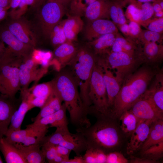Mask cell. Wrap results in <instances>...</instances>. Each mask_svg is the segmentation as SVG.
Segmentation results:
<instances>
[{
    "label": "cell",
    "instance_id": "cell-1",
    "mask_svg": "<svg viewBox=\"0 0 163 163\" xmlns=\"http://www.w3.org/2000/svg\"><path fill=\"white\" fill-rule=\"evenodd\" d=\"M160 69L144 63L127 78L115 98L111 118L120 117L123 112L130 109L145 93Z\"/></svg>",
    "mask_w": 163,
    "mask_h": 163
},
{
    "label": "cell",
    "instance_id": "cell-2",
    "mask_svg": "<svg viewBox=\"0 0 163 163\" xmlns=\"http://www.w3.org/2000/svg\"><path fill=\"white\" fill-rule=\"evenodd\" d=\"M54 89L64 102L69 112L71 124L76 129L91 125L78 90V87L69 71L60 72L53 79Z\"/></svg>",
    "mask_w": 163,
    "mask_h": 163
},
{
    "label": "cell",
    "instance_id": "cell-3",
    "mask_svg": "<svg viewBox=\"0 0 163 163\" xmlns=\"http://www.w3.org/2000/svg\"><path fill=\"white\" fill-rule=\"evenodd\" d=\"M112 119L98 118L93 125L87 128L76 129L75 130L84 136L88 148L99 149L107 154L111 152L120 142L118 129Z\"/></svg>",
    "mask_w": 163,
    "mask_h": 163
},
{
    "label": "cell",
    "instance_id": "cell-4",
    "mask_svg": "<svg viewBox=\"0 0 163 163\" xmlns=\"http://www.w3.org/2000/svg\"><path fill=\"white\" fill-rule=\"evenodd\" d=\"M97 58L89 48H78L75 56L68 65L79 89V94L87 111L91 106L88 93L90 83L94 66Z\"/></svg>",
    "mask_w": 163,
    "mask_h": 163
},
{
    "label": "cell",
    "instance_id": "cell-5",
    "mask_svg": "<svg viewBox=\"0 0 163 163\" xmlns=\"http://www.w3.org/2000/svg\"><path fill=\"white\" fill-rule=\"evenodd\" d=\"M88 96L91 105L88 109V115L97 119L110 118L111 110L103 79L102 69L97 60L92 73Z\"/></svg>",
    "mask_w": 163,
    "mask_h": 163
},
{
    "label": "cell",
    "instance_id": "cell-6",
    "mask_svg": "<svg viewBox=\"0 0 163 163\" xmlns=\"http://www.w3.org/2000/svg\"><path fill=\"white\" fill-rule=\"evenodd\" d=\"M99 57L110 69L115 71L121 87L127 78L144 63L142 51L133 55L110 51Z\"/></svg>",
    "mask_w": 163,
    "mask_h": 163
},
{
    "label": "cell",
    "instance_id": "cell-7",
    "mask_svg": "<svg viewBox=\"0 0 163 163\" xmlns=\"http://www.w3.org/2000/svg\"><path fill=\"white\" fill-rule=\"evenodd\" d=\"M24 60L13 55L6 49L0 61L1 94L15 98L16 93L21 90L19 68Z\"/></svg>",
    "mask_w": 163,
    "mask_h": 163
},
{
    "label": "cell",
    "instance_id": "cell-8",
    "mask_svg": "<svg viewBox=\"0 0 163 163\" xmlns=\"http://www.w3.org/2000/svg\"><path fill=\"white\" fill-rule=\"evenodd\" d=\"M64 5L54 0H46L39 12V18L43 35L49 37L53 27L62 19L64 13Z\"/></svg>",
    "mask_w": 163,
    "mask_h": 163
},
{
    "label": "cell",
    "instance_id": "cell-9",
    "mask_svg": "<svg viewBox=\"0 0 163 163\" xmlns=\"http://www.w3.org/2000/svg\"><path fill=\"white\" fill-rule=\"evenodd\" d=\"M37 64L33 60L31 55L24 59L19 68L21 91L27 90L32 81H37L47 71V69H39Z\"/></svg>",
    "mask_w": 163,
    "mask_h": 163
},
{
    "label": "cell",
    "instance_id": "cell-10",
    "mask_svg": "<svg viewBox=\"0 0 163 163\" xmlns=\"http://www.w3.org/2000/svg\"><path fill=\"white\" fill-rule=\"evenodd\" d=\"M129 110L139 120L154 121L163 119V112L159 110L144 94Z\"/></svg>",
    "mask_w": 163,
    "mask_h": 163
},
{
    "label": "cell",
    "instance_id": "cell-11",
    "mask_svg": "<svg viewBox=\"0 0 163 163\" xmlns=\"http://www.w3.org/2000/svg\"><path fill=\"white\" fill-rule=\"evenodd\" d=\"M12 20L7 24V28L20 40L35 48L37 37L30 23L22 17Z\"/></svg>",
    "mask_w": 163,
    "mask_h": 163
},
{
    "label": "cell",
    "instance_id": "cell-12",
    "mask_svg": "<svg viewBox=\"0 0 163 163\" xmlns=\"http://www.w3.org/2000/svg\"><path fill=\"white\" fill-rule=\"evenodd\" d=\"M21 102L16 98H12L0 94V138L6 134L13 115L18 109Z\"/></svg>",
    "mask_w": 163,
    "mask_h": 163
},
{
    "label": "cell",
    "instance_id": "cell-13",
    "mask_svg": "<svg viewBox=\"0 0 163 163\" xmlns=\"http://www.w3.org/2000/svg\"><path fill=\"white\" fill-rule=\"evenodd\" d=\"M0 36L4 43L7 45V49L18 57L26 59L31 55L35 48L20 40L6 27L0 30Z\"/></svg>",
    "mask_w": 163,
    "mask_h": 163
},
{
    "label": "cell",
    "instance_id": "cell-14",
    "mask_svg": "<svg viewBox=\"0 0 163 163\" xmlns=\"http://www.w3.org/2000/svg\"><path fill=\"white\" fill-rule=\"evenodd\" d=\"M118 33V29L112 21L101 19L88 22L85 28V36L90 41L104 34Z\"/></svg>",
    "mask_w": 163,
    "mask_h": 163
},
{
    "label": "cell",
    "instance_id": "cell-15",
    "mask_svg": "<svg viewBox=\"0 0 163 163\" xmlns=\"http://www.w3.org/2000/svg\"><path fill=\"white\" fill-rule=\"evenodd\" d=\"M153 121L151 120H139L136 128L131 135V139L127 144V154L131 155L140 149L148 136L150 125Z\"/></svg>",
    "mask_w": 163,
    "mask_h": 163
},
{
    "label": "cell",
    "instance_id": "cell-16",
    "mask_svg": "<svg viewBox=\"0 0 163 163\" xmlns=\"http://www.w3.org/2000/svg\"><path fill=\"white\" fill-rule=\"evenodd\" d=\"M97 61L102 67L103 79L107 92L108 104L111 112L115 98L121 86L111 70L107 66L102 59L97 57Z\"/></svg>",
    "mask_w": 163,
    "mask_h": 163
},
{
    "label": "cell",
    "instance_id": "cell-17",
    "mask_svg": "<svg viewBox=\"0 0 163 163\" xmlns=\"http://www.w3.org/2000/svg\"><path fill=\"white\" fill-rule=\"evenodd\" d=\"M149 88L144 94L160 110L163 112V71L160 69Z\"/></svg>",
    "mask_w": 163,
    "mask_h": 163
},
{
    "label": "cell",
    "instance_id": "cell-18",
    "mask_svg": "<svg viewBox=\"0 0 163 163\" xmlns=\"http://www.w3.org/2000/svg\"><path fill=\"white\" fill-rule=\"evenodd\" d=\"M142 54L144 63L159 67L163 60V45L155 42L145 43L142 46Z\"/></svg>",
    "mask_w": 163,
    "mask_h": 163
},
{
    "label": "cell",
    "instance_id": "cell-19",
    "mask_svg": "<svg viewBox=\"0 0 163 163\" xmlns=\"http://www.w3.org/2000/svg\"><path fill=\"white\" fill-rule=\"evenodd\" d=\"M111 0H97L89 5L84 13L88 22L101 19H109Z\"/></svg>",
    "mask_w": 163,
    "mask_h": 163
},
{
    "label": "cell",
    "instance_id": "cell-20",
    "mask_svg": "<svg viewBox=\"0 0 163 163\" xmlns=\"http://www.w3.org/2000/svg\"><path fill=\"white\" fill-rule=\"evenodd\" d=\"M118 33L104 34L90 41L88 44L89 48L97 57L107 54L111 51Z\"/></svg>",
    "mask_w": 163,
    "mask_h": 163
},
{
    "label": "cell",
    "instance_id": "cell-21",
    "mask_svg": "<svg viewBox=\"0 0 163 163\" xmlns=\"http://www.w3.org/2000/svg\"><path fill=\"white\" fill-rule=\"evenodd\" d=\"M72 151L76 155H81L88 148L87 142L83 135L76 132L73 133L70 131L65 136L63 139L58 145Z\"/></svg>",
    "mask_w": 163,
    "mask_h": 163
},
{
    "label": "cell",
    "instance_id": "cell-22",
    "mask_svg": "<svg viewBox=\"0 0 163 163\" xmlns=\"http://www.w3.org/2000/svg\"><path fill=\"white\" fill-rule=\"evenodd\" d=\"M77 50L72 41H68L56 47L53 52L55 59L61 68L68 65L75 56Z\"/></svg>",
    "mask_w": 163,
    "mask_h": 163
},
{
    "label": "cell",
    "instance_id": "cell-23",
    "mask_svg": "<svg viewBox=\"0 0 163 163\" xmlns=\"http://www.w3.org/2000/svg\"><path fill=\"white\" fill-rule=\"evenodd\" d=\"M0 151L6 163H27L18 149L6 140L4 137L0 138Z\"/></svg>",
    "mask_w": 163,
    "mask_h": 163
},
{
    "label": "cell",
    "instance_id": "cell-24",
    "mask_svg": "<svg viewBox=\"0 0 163 163\" xmlns=\"http://www.w3.org/2000/svg\"><path fill=\"white\" fill-rule=\"evenodd\" d=\"M142 46L129 38L123 37L119 33L112 46L111 51L123 52L131 55L142 51Z\"/></svg>",
    "mask_w": 163,
    "mask_h": 163
},
{
    "label": "cell",
    "instance_id": "cell-25",
    "mask_svg": "<svg viewBox=\"0 0 163 163\" xmlns=\"http://www.w3.org/2000/svg\"><path fill=\"white\" fill-rule=\"evenodd\" d=\"M62 100L57 92L54 89L41 110L35 117L32 118L33 122L38 121L46 116L53 114L59 110L62 105Z\"/></svg>",
    "mask_w": 163,
    "mask_h": 163
},
{
    "label": "cell",
    "instance_id": "cell-26",
    "mask_svg": "<svg viewBox=\"0 0 163 163\" xmlns=\"http://www.w3.org/2000/svg\"><path fill=\"white\" fill-rule=\"evenodd\" d=\"M63 30L67 41H72L76 38L82 30L83 21L80 16L74 15L69 16L62 21Z\"/></svg>",
    "mask_w": 163,
    "mask_h": 163
},
{
    "label": "cell",
    "instance_id": "cell-27",
    "mask_svg": "<svg viewBox=\"0 0 163 163\" xmlns=\"http://www.w3.org/2000/svg\"><path fill=\"white\" fill-rule=\"evenodd\" d=\"M21 103L17 110L13 115L8 131L21 129V125L26 113L31 109L24 92L21 93Z\"/></svg>",
    "mask_w": 163,
    "mask_h": 163
},
{
    "label": "cell",
    "instance_id": "cell-28",
    "mask_svg": "<svg viewBox=\"0 0 163 163\" xmlns=\"http://www.w3.org/2000/svg\"><path fill=\"white\" fill-rule=\"evenodd\" d=\"M163 141V119L157 120L151 124L148 136L140 149L145 150L151 146Z\"/></svg>",
    "mask_w": 163,
    "mask_h": 163
},
{
    "label": "cell",
    "instance_id": "cell-29",
    "mask_svg": "<svg viewBox=\"0 0 163 163\" xmlns=\"http://www.w3.org/2000/svg\"><path fill=\"white\" fill-rule=\"evenodd\" d=\"M21 153L27 163H44L46 160L39 145L24 146L14 145Z\"/></svg>",
    "mask_w": 163,
    "mask_h": 163
},
{
    "label": "cell",
    "instance_id": "cell-30",
    "mask_svg": "<svg viewBox=\"0 0 163 163\" xmlns=\"http://www.w3.org/2000/svg\"><path fill=\"white\" fill-rule=\"evenodd\" d=\"M126 3L125 0H111L109 9L110 17L118 27L127 23L123 8Z\"/></svg>",
    "mask_w": 163,
    "mask_h": 163
},
{
    "label": "cell",
    "instance_id": "cell-31",
    "mask_svg": "<svg viewBox=\"0 0 163 163\" xmlns=\"http://www.w3.org/2000/svg\"><path fill=\"white\" fill-rule=\"evenodd\" d=\"M120 117V128L123 132L127 135H131L140 120L129 110L123 112Z\"/></svg>",
    "mask_w": 163,
    "mask_h": 163
},
{
    "label": "cell",
    "instance_id": "cell-32",
    "mask_svg": "<svg viewBox=\"0 0 163 163\" xmlns=\"http://www.w3.org/2000/svg\"><path fill=\"white\" fill-rule=\"evenodd\" d=\"M53 90V80L45 83L35 85L28 90L30 96L34 98L43 99L46 101Z\"/></svg>",
    "mask_w": 163,
    "mask_h": 163
},
{
    "label": "cell",
    "instance_id": "cell-33",
    "mask_svg": "<svg viewBox=\"0 0 163 163\" xmlns=\"http://www.w3.org/2000/svg\"><path fill=\"white\" fill-rule=\"evenodd\" d=\"M83 157L85 163H106L107 154L97 148L88 147Z\"/></svg>",
    "mask_w": 163,
    "mask_h": 163
},
{
    "label": "cell",
    "instance_id": "cell-34",
    "mask_svg": "<svg viewBox=\"0 0 163 163\" xmlns=\"http://www.w3.org/2000/svg\"><path fill=\"white\" fill-rule=\"evenodd\" d=\"M24 129L16 131H8L4 137L11 143L16 145L20 144L33 131L32 128L27 125Z\"/></svg>",
    "mask_w": 163,
    "mask_h": 163
},
{
    "label": "cell",
    "instance_id": "cell-35",
    "mask_svg": "<svg viewBox=\"0 0 163 163\" xmlns=\"http://www.w3.org/2000/svg\"><path fill=\"white\" fill-rule=\"evenodd\" d=\"M163 34L152 31L149 30H142L137 38L136 42L142 46L145 43L155 42L162 44Z\"/></svg>",
    "mask_w": 163,
    "mask_h": 163
},
{
    "label": "cell",
    "instance_id": "cell-36",
    "mask_svg": "<svg viewBox=\"0 0 163 163\" xmlns=\"http://www.w3.org/2000/svg\"><path fill=\"white\" fill-rule=\"evenodd\" d=\"M49 37L52 45L56 47L67 41L62 26V21H60L53 28Z\"/></svg>",
    "mask_w": 163,
    "mask_h": 163
},
{
    "label": "cell",
    "instance_id": "cell-37",
    "mask_svg": "<svg viewBox=\"0 0 163 163\" xmlns=\"http://www.w3.org/2000/svg\"><path fill=\"white\" fill-rule=\"evenodd\" d=\"M142 157L157 161L163 155V141L152 145L141 152Z\"/></svg>",
    "mask_w": 163,
    "mask_h": 163
},
{
    "label": "cell",
    "instance_id": "cell-38",
    "mask_svg": "<svg viewBox=\"0 0 163 163\" xmlns=\"http://www.w3.org/2000/svg\"><path fill=\"white\" fill-rule=\"evenodd\" d=\"M66 108L63 103L60 108L54 113L55 120L50 124V127H55L56 129H69L68 122L66 116Z\"/></svg>",
    "mask_w": 163,
    "mask_h": 163
},
{
    "label": "cell",
    "instance_id": "cell-39",
    "mask_svg": "<svg viewBox=\"0 0 163 163\" xmlns=\"http://www.w3.org/2000/svg\"><path fill=\"white\" fill-rule=\"evenodd\" d=\"M139 10L140 25L143 26L151 20L154 15V12L152 4L150 2H145L136 5Z\"/></svg>",
    "mask_w": 163,
    "mask_h": 163
},
{
    "label": "cell",
    "instance_id": "cell-40",
    "mask_svg": "<svg viewBox=\"0 0 163 163\" xmlns=\"http://www.w3.org/2000/svg\"><path fill=\"white\" fill-rule=\"evenodd\" d=\"M36 0H21L17 8L12 12H9L8 14L12 19H15L22 17L25 14L29 6L34 7Z\"/></svg>",
    "mask_w": 163,
    "mask_h": 163
},
{
    "label": "cell",
    "instance_id": "cell-41",
    "mask_svg": "<svg viewBox=\"0 0 163 163\" xmlns=\"http://www.w3.org/2000/svg\"><path fill=\"white\" fill-rule=\"evenodd\" d=\"M97 0H72L71 9L75 15L80 16L87 7Z\"/></svg>",
    "mask_w": 163,
    "mask_h": 163
},
{
    "label": "cell",
    "instance_id": "cell-42",
    "mask_svg": "<svg viewBox=\"0 0 163 163\" xmlns=\"http://www.w3.org/2000/svg\"><path fill=\"white\" fill-rule=\"evenodd\" d=\"M41 149L46 161L48 163H53L54 159L58 155L55 145L50 143H45L41 145Z\"/></svg>",
    "mask_w": 163,
    "mask_h": 163
},
{
    "label": "cell",
    "instance_id": "cell-43",
    "mask_svg": "<svg viewBox=\"0 0 163 163\" xmlns=\"http://www.w3.org/2000/svg\"><path fill=\"white\" fill-rule=\"evenodd\" d=\"M142 26L148 30L163 34V17L152 19Z\"/></svg>",
    "mask_w": 163,
    "mask_h": 163
},
{
    "label": "cell",
    "instance_id": "cell-44",
    "mask_svg": "<svg viewBox=\"0 0 163 163\" xmlns=\"http://www.w3.org/2000/svg\"><path fill=\"white\" fill-rule=\"evenodd\" d=\"M125 15L130 21L135 22L140 25L139 10L135 5L130 4L127 6Z\"/></svg>",
    "mask_w": 163,
    "mask_h": 163
},
{
    "label": "cell",
    "instance_id": "cell-45",
    "mask_svg": "<svg viewBox=\"0 0 163 163\" xmlns=\"http://www.w3.org/2000/svg\"><path fill=\"white\" fill-rule=\"evenodd\" d=\"M128 160L122 153L117 152L107 154L106 163H127Z\"/></svg>",
    "mask_w": 163,
    "mask_h": 163
},
{
    "label": "cell",
    "instance_id": "cell-46",
    "mask_svg": "<svg viewBox=\"0 0 163 163\" xmlns=\"http://www.w3.org/2000/svg\"><path fill=\"white\" fill-rule=\"evenodd\" d=\"M128 25L129 34L127 38H130L136 42L137 38L142 30L140 27V25L135 22L130 21Z\"/></svg>",
    "mask_w": 163,
    "mask_h": 163
},
{
    "label": "cell",
    "instance_id": "cell-47",
    "mask_svg": "<svg viewBox=\"0 0 163 163\" xmlns=\"http://www.w3.org/2000/svg\"><path fill=\"white\" fill-rule=\"evenodd\" d=\"M55 120L54 113L44 117L37 121L34 122L32 124L38 126H47L53 123Z\"/></svg>",
    "mask_w": 163,
    "mask_h": 163
},
{
    "label": "cell",
    "instance_id": "cell-48",
    "mask_svg": "<svg viewBox=\"0 0 163 163\" xmlns=\"http://www.w3.org/2000/svg\"><path fill=\"white\" fill-rule=\"evenodd\" d=\"M57 153L62 156L65 160L64 163L68 160L71 150L67 148L59 145H55Z\"/></svg>",
    "mask_w": 163,
    "mask_h": 163
},
{
    "label": "cell",
    "instance_id": "cell-49",
    "mask_svg": "<svg viewBox=\"0 0 163 163\" xmlns=\"http://www.w3.org/2000/svg\"><path fill=\"white\" fill-rule=\"evenodd\" d=\"M131 163H158L157 161L148 158L141 157L138 158L131 156L130 157Z\"/></svg>",
    "mask_w": 163,
    "mask_h": 163
},
{
    "label": "cell",
    "instance_id": "cell-50",
    "mask_svg": "<svg viewBox=\"0 0 163 163\" xmlns=\"http://www.w3.org/2000/svg\"><path fill=\"white\" fill-rule=\"evenodd\" d=\"M65 163H85V162L83 156L80 155H76L73 158L69 159Z\"/></svg>",
    "mask_w": 163,
    "mask_h": 163
},
{
    "label": "cell",
    "instance_id": "cell-51",
    "mask_svg": "<svg viewBox=\"0 0 163 163\" xmlns=\"http://www.w3.org/2000/svg\"><path fill=\"white\" fill-rule=\"evenodd\" d=\"M160 0H125L126 3L129 2L135 5L145 2H158Z\"/></svg>",
    "mask_w": 163,
    "mask_h": 163
},
{
    "label": "cell",
    "instance_id": "cell-52",
    "mask_svg": "<svg viewBox=\"0 0 163 163\" xmlns=\"http://www.w3.org/2000/svg\"><path fill=\"white\" fill-rule=\"evenodd\" d=\"M121 32L127 38L129 36V26L127 23L118 26Z\"/></svg>",
    "mask_w": 163,
    "mask_h": 163
},
{
    "label": "cell",
    "instance_id": "cell-53",
    "mask_svg": "<svg viewBox=\"0 0 163 163\" xmlns=\"http://www.w3.org/2000/svg\"><path fill=\"white\" fill-rule=\"evenodd\" d=\"M9 8L0 7V22L5 19L8 14Z\"/></svg>",
    "mask_w": 163,
    "mask_h": 163
},
{
    "label": "cell",
    "instance_id": "cell-54",
    "mask_svg": "<svg viewBox=\"0 0 163 163\" xmlns=\"http://www.w3.org/2000/svg\"><path fill=\"white\" fill-rule=\"evenodd\" d=\"M21 0H11L10 8L9 12H12L18 6Z\"/></svg>",
    "mask_w": 163,
    "mask_h": 163
},
{
    "label": "cell",
    "instance_id": "cell-55",
    "mask_svg": "<svg viewBox=\"0 0 163 163\" xmlns=\"http://www.w3.org/2000/svg\"><path fill=\"white\" fill-rule=\"evenodd\" d=\"M0 36V61L5 51L6 47Z\"/></svg>",
    "mask_w": 163,
    "mask_h": 163
},
{
    "label": "cell",
    "instance_id": "cell-56",
    "mask_svg": "<svg viewBox=\"0 0 163 163\" xmlns=\"http://www.w3.org/2000/svg\"><path fill=\"white\" fill-rule=\"evenodd\" d=\"M152 5L154 13L163 11V9L161 8L158 2H153Z\"/></svg>",
    "mask_w": 163,
    "mask_h": 163
},
{
    "label": "cell",
    "instance_id": "cell-57",
    "mask_svg": "<svg viewBox=\"0 0 163 163\" xmlns=\"http://www.w3.org/2000/svg\"><path fill=\"white\" fill-rule=\"evenodd\" d=\"M11 0H0V7L10 8Z\"/></svg>",
    "mask_w": 163,
    "mask_h": 163
},
{
    "label": "cell",
    "instance_id": "cell-58",
    "mask_svg": "<svg viewBox=\"0 0 163 163\" xmlns=\"http://www.w3.org/2000/svg\"><path fill=\"white\" fill-rule=\"evenodd\" d=\"M46 0H36V2L34 7H38L43 3H44V2Z\"/></svg>",
    "mask_w": 163,
    "mask_h": 163
},
{
    "label": "cell",
    "instance_id": "cell-59",
    "mask_svg": "<svg viewBox=\"0 0 163 163\" xmlns=\"http://www.w3.org/2000/svg\"><path fill=\"white\" fill-rule=\"evenodd\" d=\"M155 18H161L163 17V11L156 13H154V14Z\"/></svg>",
    "mask_w": 163,
    "mask_h": 163
},
{
    "label": "cell",
    "instance_id": "cell-60",
    "mask_svg": "<svg viewBox=\"0 0 163 163\" xmlns=\"http://www.w3.org/2000/svg\"><path fill=\"white\" fill-rule=\"evenodd\" d=\"M71 1L72 0H60V2L62 3L64 5Z\"/></svg>",
    "mask_w": 163,
    "mask_h": 163
},
{
    "label": "cell",
    "instance_id": "cell-61",
    "mask_svg": "<svg viewBox=\"0 0 163 163\" xmlns=\"http://www.w3.org/2000/svg\"><path fill=\"white\" fill-rule=\"evenodd\" d=\"M3 163V162L2 161V159L1 157L0 154V163Z\"/></svg>",
    "mask_w": 163,
    "mask_h": 163
},
{
    "label": "cell",
    "instance_id": "cell-62",
    "mask_svg": "<svg viewBox=\"0 0 163 163\" xmlns=\"http://www.w3.org/2000/svg\"><path fill=\"white\" fill-rule=\"evenodd\" d=\"M2 88L1 86V85L0 83V93L1 94L2 92Z\"/></svg>",
    "mask_w": 163,
    "mask_h": 163
},
{
    "label": "cell",
    "instance_id": "cell-63",
    "mask_svg": "<svg viewBox=\"0 0 163 163\" xmlns=\"http://www.w3.org/2000/svg\"><path fill=\"white\" fill-rule=\"evenodd\" d=\"M56 0V1H59V2H60V0Z\"/></svg>",
    "mask_w": 163,
    "mask_h": 163
}]
</instances>
